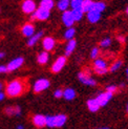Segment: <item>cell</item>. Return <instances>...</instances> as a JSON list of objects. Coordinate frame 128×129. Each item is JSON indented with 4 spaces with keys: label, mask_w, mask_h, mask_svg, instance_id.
I'll list each match as a JSON object with an SVG mask.
<instances>
[{
    "label": "cell",
    "mask_w": 128,
    "mask_h": 129,
    "mask_svg": "<svg viewBox=\"0 0 128 129\" xmlns=\"http://www.w3.org/2000/svg\"><path fill=\"white\" fill-rule=\"evenodd\" d=\"M99 54H100V49H99L98 47H93V48L91 49L90 57L92 58V59H97L98 56H99Z\"/></svg>",
    "instance_id": "obj_31"
},
{
    "label": "cell",
    "mask_w": 128,
    "mask_h": 129,
    "mask_svg": "<svg viewBox=\"0 0 128 129\" xmlns=\"http://www.w3.org/2000/svg\"><path fill=\"white\" fill-rule=\"evenodd\" d=\"M106 8V5L104 2H101V1H98V2H93L92 3V6H91V11L93 12H97V13H100L103 12Z\"/></svg>",
    "instance_id": "obj_22"
},
{
    "label": "cell",
    "mask_w": 128,
    "mask_h": 129,
    "mask_svg": "<svg viewBox=\"0 0 128 129\" xmlns=\"http://www.w3.org/2000/svg\"><path fill=\"white\" fill-rule=\"evenodd\" d=\"M78 79L84 85H87V86H95L97 85V82H95L94 79L91 78L90 72H89L88 68H85L84 72H81L78 74Z\"/></svg>",
    "instance_id": "obj_3"
},
{
    "label": "cell",
    "mask_w": 128,
    "mask_h": 129,
    "mask_svg": "<svg viewBox=\"0 0 128 129\" xmlns=\"http://www.w3.org/2000/svg\"><path fill=\"white\" fill-rule=\"evenodd\" d=\"M76 90L73 89V88H66L63 90V98L67 100V101H70V100H74L76 98Z\"/></svg>",
    "instance_id": "obj_16"
},
{
    "label": "cell",
    "mask_w": 128,
    "mask_h": 129,
    "mask_svg": "<svg viewBox=\"0 0 128 129\" xmlns=\"http://www.w3.org/2000/svg\"><path fill=\"white\" fill-rule=\"evenodd\" d=\"M93 1L91 0H83V3H82V13H88L91 11V6H92Z\"/></svg>",
    "instance_id": "obj_23"
},
{
    "label": "cell",
    "mask_w": 128,
    "mask_h": 129,
    "mask_svg": "<svg viewBox=\"0 0 128 129\" xmlns=\"http://www.w3.org/2000/svg\"><path fill=\"white\" fill-rule=\"evenodd\" d=\"M22 11L25 14H34L36 11V3L33 0H25L22 2Z\"/></svg>",
    "instance_id": "obj_10"
},
{
    "label": "cell",
    "mask_w": 128,
    "mask_h": 129,
    "mask_svg": "<svg viewBox=\"0 0 128 129\" xmlns=\"http://www.w3.org/2000/svg\"><path fill=\"white\" fill-rule=\"evenodd\" d=\"M54 95L56 96L57 99L62 98V96H63V90H62V89H57L56 91L54 92Z\"/></svg>",
    "instance_id": "obj_33"
},
{
    "label": "cell",
    "mask_w": 128,
    "mask_h": 129,
    "mask_svg": "<svg viewBox=\"0 0 128 129\" xmlns=\"http://www.w3.org/2000/svg\"><path fill=\"white\" fill-rule=\"evenodd\" d=\"M33 124L38 128L46 126V117L43 114H35L33 117Z\"/></svg>",
    "instance_id": "obj_11"
},
{
    "label": "cell",
    "mask_w": 128,
    "mask_h": 129,
    "mask_svg": "<svg viewBox=\"0 0 128 129\" xmlns=\"http://www.w3.org/2000/svg\"><path fill=\"white\" fill-rule=\"evenodd\" d=\"M43 36V31H38L37 34L33 35L30 38H28V41H27V45L28 46H34V45L39 41V39Z\"/></svg>",
    "instance_id": "obj_20"
},
{
    "label": "cell",
    "mask_w": 128,
    "mask_h": 129,
    "mask_svg": "<svg viewBox=\"0 0 128 129\" xmlns=\"http://www.w3.org/2000/svg\"><path fill=\"white\" fill-rule=\"evenodd\" d=\"M122 66V60H117L116 62H113L112 64H111V66L108 68V72H111V73H113V72H117V70Z\"/></svg>",
    "instance_id": "obj_27"
},
{
    "label": "cell",
    "mask_w": 128,
    "mask_h": 129,
    "mask_svg": "<svg viewBox=\"0 0 128 129\" xmlns=\"http://www.w3.org/2000/svg\"><path fill=\"white\" fill-rule=\"evenodd\" d=\"M117 89H118V87L117 86H114V85H109V86H107L106 87V91L107 92H110V93H114L117 91Z\"/></svg>",
    "instance_id": "obj_32"
},
{
    "label": "cell",
    "mask_w": 128,
    "mask_h": 129,
    "mask_svg": "<svg viewBox=\"0 0 128 129\" xmlns=\"http://www.w3.org/2000/svg\"><path fill=\"white\" fill-rule=\"evenodd\" d=\"M5 73H8L6 65H0V74H5Z\"/></svg>",
    "instance_id": "obj_34"
},
{
    "label": "cell",
    "mask_w": 128,
    "mask_h": 129,
    "mask_svg": "<svg viewBox=\"0 0 128 129\" xmlns=\"http://www.w3.org/2000/svg\"><path fill=\"white\" fill-rule=\"evenodd\" d=\"M67 62V59L65 56H61V57H58L56 59V61L54 62V64L52 65V72L53 73H59L60 70H62V68L65 66V64Z\"/></svg>",
    "instance_id": "obj_7"
},
{
    "label": "cell",
    "mask_w": 128,
    "mask_h": 129,
    "mask_svg": "<svg viewBox=\"0 0 128 129\" xmlns=\"http://www.w3.org/2000/svg\"><path fill=\"white\" fill-rule=\"evenodd\" d=\"M62 21L64 23V25L67 27H73V25L75 23V20H74V18L72 16V13H70V11H66V12H64L63 13V15H62Z\"/></svg>",
    "instance_id": "obj_12"
},
{
    "label": "cell",
    "mask_w": 128,
    "mask_h": 129,
    "mask_svg": "<svg viewBox=\"0 0 128 129\" xmlns=\"http://www.w3.org/2000/svg\"><path fill=\"white\" fill-rule=\"evenodd\" d=\"M42 45H43V48L45 49V51H50L53 50L55 45H56V41L53 37H45L42 41Z\"/></svg>",
    "instance_id": "obj_13"
},
{
    "label": "cell",
    "mask_w": 128,
    "mask_h": 129,
    "mask_svg": "<svg viewBox=\"0 0 128 129\" xmlns=\"http://www.w3.org/2000/svg\"><path fill=\"white\" fill-rule=\"evenodd\" d=\"M21 31L24 37L30 38L33 35H35V26L31 23H25L21 28Z\"/></svg>",
    "instance_id": "obj_14"
},
{
    "label": "cell",
    "mask_w": 128,
    "mask_h": 129,
    "mask_svg": "<svg viewBox=\"0 0 128 129\" xmlns=\"http://www.w3.org/2000/svg\"><path fill=\"white\" fill-rule=\"evenodd\" d=\"M75 34H76L75 28L70 27V28H68V29L65 31V34H64V38H65V39H67V40H72V39H74Z\"/></svg>",
    "instance_id": "obj_28"
},
{
    "label": "cell",
    "mask_w": 128,
    "mask_h": 129,
    "mask_svg": "<svg viewBox=\"0 0 128 129\" xmlns=\"http://www.w3.org/2000/svg\"><path fill=\"white\" fill-rule=\"evenodd\" d=\"M1 89H2V84L0 83V92H1Z\"/></svg>",
    "instance_id": "obj_39"
},
{
    "label": "cell",
    "mask_w": 128,
    "mask_h": 129,
    "mask_svg": "<svg viewBox=\"0 0 128 129\" xmlns=\"http://www.w3.org/2000/svg\"><path fill=\"white\" fill-rule=\"evenodd\" d=\"M3 56H4V54H3V53H0V59H1V58H2Z\"/></svg>",
    "instance_id": "obj_38"
},
{
    "label": "cell",
    "mask_w": 128,
    "mask_h": 129,
    "mask_svg": "<svg viewBox=\"0 0 128 129\" xmlns=\"http://www.w3.org/2000/svg\"><path fill=\"white\" fill-rule=\"evenodd\" d=\"M126 73H127V78H128V68H127V70H126Z\"/></svg>",
    "instance_id": "obj_41"
},
{
    "label": "cell",
    "mask_w": 128,
    "mask_h": 129,
    "mask_svg": "<svg viewBox=\"0 0 128 129\" xmlns=\"http://www.w3.org/2000/svg\"><path fill=\"white\" fill-rule=\"evenodd\" d=\"M4 112L8 115H19L21 113L20 106H9L4 109Z\"/></svg>",
    "instance_id": "obj_15"
},
{
    "label": "cell",
    "mask_w": 128,
    "mask_h": 129,
    "mask_svg": "<svg viewBox=\"0 0 128 129\" xmlns=\"http://www.w3.org/2000/svg\"><path fill=\"white\" fill-rule=\"evenodd\" d=\"M17 129H24V127H23L22 125H18V126H17Z\"/></svg>",
    "instance_id": "obj_37"
},
{
    "label": "cell",
    "mask_w": 128,
    "mask_h": 129,
    "mask_svg": "<svg viewBox=\"0 0 128 129\" xmlns=\"http://www.w3.org/2000/svg\"><path fill=\"white\" fill-rule=\"evenodd\" d=\"M126 13H127V15H128V6H127V10H126Z\"/></svg>",
    "instance_id": "obj_42"
},
{
    "label": "cell",
    "mask_w": 128,
    "mask_h": 129,
    "mask_svg": "<svg viewBox=\"0 0 128 129\" xmlns=\"http://www.w3.org/2000/svg\"><path fill=\"white\" fill-rule=\"evenodd\" d=\"M70 13H72V16H73V18H74V20H75V22L76 21H80L81 19L83 18V13L81 12V11H70Z\"/></svg>",
    "instance_id": "obj_29"
},
{
    "label": "cell",
    "mask_w": 128,
    "mask_h": 129,
    "mask_svg": "<svg viewBox=\"0 0 128 129\" xmlns=\"http://www.w3.org/2000/svg\"><path fill=\"white\" fill-rule=\"evenodd\" d=\"M50 85V82L47 80V79H39V80H37L35 82V84H34V91L36 93H39V92H42L43 90H45L49 87Z\"/></svg>",
    "instance_id": "obj_5"
},
{
    "label": "cell",
    "mask_w": 128,
    "mask_h": 129,
    "mask_svg": "<svg viewBox=\"0 0 128 129\" xmlns=\"http://www.w3.org/2000/svg\"><path fill=\"white\" fill-rule=\"evenodd\" d=\"M86 104H87V108L89 109V111H91V112H97L100 109V106L98 104V102L95 101V99H89Z\"/></svg>",
    "instance_id": "obj_18"
},
{
    "label": "cell",
    "mask_w": 128,
    "mask_h": 129,
    "mask_svg": "<svg viewBox=\"0 0 128 129\" xmlns=\"http://www.w3.org/2000/svg\"><path fill=\"white\" fill-rule=\"evenodd\" d=\"M48 59H49V55H48V53L47 51H42V53H40L39 55H38V57H37V61H38V63L39 64H46L47 63V61H48Z\"/></svg>",
    "instance_id": "obj_21"
},
{
    "label": "cell",
    "mask_w": 128,
    "mask_h": 129,
    "mask_svg": "<svg viewBox=\"0 0 128 129\" xmlns=\"http://www.w3.org/2000/svg\"><path fill=\"white\" fill-rule=\"evenodd\" d=\"M49 17V11H46L42 8H38L36 9V11L34 12V14H31V19H36V20H40V21H44L48 19Z\"/></svg>",
    "instance_id": "obj_6"
},
{
    "label": "cell",
    "mask_w": 128,
    "mask_h": 129,
    "mask_svg": "<svg viewBox=\"0 0 128 129\" xmlns=\"http://www.w3.org/2000/svg\"><path fill=\"white\" fill-rule=\"evenodd\" d=\"M76 46H77V41L75 39L69 40L67 45H66V48H65V57L70 56V54H73V51L75 50Z\"/></svg>",
    "instance_id": "obj_19"
},
{
    "label": "cell",
    "mask_w": 128,
    "mask_h": 129,
    "mask_svg": "<svg viewBox=\"0 0 128 129\" xmlns=\"http://www.w3.org/2000/svg\"><path fill=\"white\" fill-rule=\"evenodd\" d=\"M93 70L97 75H105L108 72L106 61L103 59H95V61L93 62Z\"/></svg>",
    "instance_id": "obj_4"
},
{
    "label": "cell",
    "mask_w": 128,
    "mask_h": 129,
    "mask_svg": "<svg viewBox=\"0 0 128 129\" xmlns=\"http://www.w3.org/2000/svg\"><path fill=\"white\" fill-rule=\"evenodd\" d=\"M24 62V59L22 57H17L15 59H13L11 62H9V64L6 65L8 67V72H13V70H16L19 67L22 66V64Z\"/></svg>",
    "instance_id": "obj_9"
},
{
    "label": "cell",
    "mask_w": 128,
    "mask_h": 129,
    "mask_svg": "<svg viewBox=\"0 0 128 129\" xmlns=\"http://www.w3.org/2000/svg\"><path fill=\"white\" fill-rule=\"evenodd\" d=\"M40 8L46 11H50L54 8V1L53 0H42L40 2Z\"/></svg>",
    "instance_id": "obj_24"
},
{
    "label": "cell",
    "mask_w": 128,
    "mask_h": 129,
    "mask_svg": "<svg viewBox=\"0 0 128 129\" xmlns=\"http://www.w3.org/2000/svg\"><path fill=\"white\" fill-rule=\"evenodd\" d=\"M82 3L83 0H73L69 2V5L72 6L73 11H81L82 12Z\"/></svg>",
    "instance_id": "obj_25"
},
{
    "label": "cell",
    "mask_w": 128,
    "mask_h": 129,
    "mask_svg": "<svg viewBox=\"0 0 128 129\" xmlns=\"http://www.w3.org/2000/svg\"><path fill=\"white\" fill-rule=\"evenodd\" d=\"M101 18V14L100 13H97V12H93V11H90L87 13V19L88 21L90 23H97Z\"/></svg>",
    "instance_id": "obj_17"
},
{
    "label": "cell",
    "mask_w": 128,
    "mask_h": 129,
    "mask_svg": "<svg viewBox=\"0 0 128 129\" xmlns=\"http://www.w3.org/2000/svg\"><path fill=\"white\" fill-rule=\"evenodd\" d=\"M26 90V83L23 79H16L8 83L5 87V94L10 98L21 95Z\"/></svg>",
    "instance_id": "obj_1"
},
{
    "label": "cell",
    "mask_w": 128,
    "mask_h": 129,
    "mask_svg": "<svg viewBox=\"0 0 128 129\" xmlns=\"http://www.w3.org/2000/svg\"><path fill=\"white\" fill-rule=\"evenodd\" d=\"M127 112H128V104H127Z\"/></svg>",
    "instance_id": "obj_43"
},
{
    "label": "cell",
    "mask_w": 128,
    "mask_h": 129,
    "mask_svg": "<svg viewBox=\"0 0 128 129\" xmlns=\"http://www.w3.org/2000/svg\"><path fill=\"white\" fill-rule=\"evenodd\" d=\"M67 117L65 114H56V115H47L46 117V126L54 128V127H62L66 123Z\"/></svg>",
    "instance_id": "obj_2"
},
{
    "label": "cell",
    "mask_w": 128,
    "mask_h": 129,
    "mask_svg": "<svg viewBox=\"0 0 128 129\" xmlns=\"http://www.w3.org/2000/svg\"><path fill=\"white\" fill-rule=\"evenodd\" d=\"M98 129H109L108 127H104V128H98Z\"/></svg>",
    "instance_id": "obj_40"
},
{
    "label": "cell",
    "mask_w": 128,
    "mask_h": 129,
    "mask_svg": "<svg viewBox=\"0 0 128 129\" xmlns=\"http://www.w3.org/2000/svg\"><path fill=\"white\" fill-rule=\"evenodd\" d=\"M110 44H111V39L110 38H105V39H103L100 42V46L101 47H108Z\"/></svg>",
    "instance_id": "obj_30"
},
{
    "label": "cell",
    "mask_w": 128,
    "mask_h": 129,
    "mask_svg": "<svg viewBox=\"0 0 128 129\" xmlns=\"http://www.w3.org/2000/svg\"><path fill=\"white\" fill-rule=\"evenodd\" d=\"M57 6H58V9L60 11H62L63 13L66 12L68 6H69V1L68 0H60V1L58 2V4H57Z\"/></svg>",
    "instance_id": "obj_26"
},
{
    "label": "cell",
    "mask_w": 128,
    "mask_h": 129,
    "mask_svg": "<svg viewBox=\"0 0 128 129\" xmlns=\"http://www.w3.org/2000/svg\"><path fill=\"white\" fill-rule=\"evenodd\" d=\"M112 93H110V92H107V91H105V92H101V93H99V95L95 98V101L98 102V104H99V106L100 107H102V106H105L108 102L110 101V99L112 98Z\"/></svg>",
    "instance_id": "obj_8"
},
{
    "label": "cell",
    "mask_w": 128,
    "mask_h": 129,
    "mask_svg": "<svg viewBox=\"0 0 128 129\" xmlns=\"http://www.w3.org/2000/svg\"><path fill=\"white\" fill-rule=\"evenodd\" d=\"M4 96H5V94H4L3 92H0V102H1V101L4 99Z\"/></svg>",
    "instance_id": "obj_36"
},
{
    "label": "cell",
    "mask_w": 128,
    "mask_h": 129,
    "mask_svg": "<svg viewBox=\"0 0 128 129\" xmlns=\"http://www.w3.org/2000/svg\"><path fill=\"white\" fill-rule=\"evenodd\" d=\"M118 40H119L120 42L124 43V42H125V38H124V36H119V37H118Z\"/></svg>",
    "instance_id": "obj_35"
}]
</instances>
